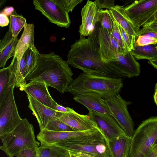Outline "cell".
Here are the masks:
<instances>
[{
	"mask_svg": "<svg viewBox=\"0 0 157 157\" xmlns=\"http://www.w3.org/2000/svg\"><path fill=\"white\" fill-rule=\"evenodd\" d=\"M10 23V20L7 16L1 13L0 14V25L3 27L8 25Z\"/></svg>",
	"mask_w": 157,
	"mask_h": 157,
	"instance_id": "obj_39",
	"label": "cell"
},
{
	"mask_svg": "<svg viewBox=\"0 0 157 157\" xmlns=\"http://www.w3.org/2000/svg\"><path fill=\"white\" fill-rule=\"evenodd\" d=\"M27 97L28 107L36 118L40 130L45 129L50 119L58 118L62 113L45 105L29 94H27Z\"/></svg>",
	"mask_w": 157,
	"mask_h": 157,
	"instance_id": "obj_17",
	"label": "cell"
},
{
	"mask_svg": "<svg viewBox=\"0 0 157 157\" xmlns=\"http://www.w3.org/2000/svg\"><path fill=\"white\" fill-rule=\"evenodd\" d=\"M131 52L135 59L150 60L157 57V45L152 44L138 46L135 43L134 49Z\"/></svg>",
	"mask_w": 157,
	"mask_h": 157,
	"instance_id": "obj_25",
	"label": "cell"
},
{
	"mask_svg": "<svg viewBox=\"0 0 157 157\" xmlns=\"http://www.w3.org/2000/svg\"><path fill=\"white\" fill-rule=\"evenodd\" d=\"M101 132L98 127L86 131H53L44 129L40 130L36 137L41 145L49 146L67 140L91 136Z\"/></svg>",
	"mask_w": 157,
	"mask_h": 157,
	"instance_id": "obj_11",
	"label": "cell"
},
{
	"mask_svg": "<svg viewBox=\"0 0 157 157\" xmlns=\"http://www.w3.org/2000/svg\"><path fill=\"white\" fill-rule=\"evenodd\" d=\"M69 65L67 61L63 60L54 52L40 54L36 66L25 80L44 82L61 94L67 92L68 86L73 80V74Z\"/></svg>",
	"mask_w": 157,
	"mask_h": 157,
	"instance_id": "obj_2",
	"label": "cell"
},
{
	"mask_svg": "<svg viewBox=\"0 0 157 157\" xmlns=\"http://www.w3.org/2000/svg\"><path fill=\"white\" fill-rule=\"evenodd\" d=\"M157 143V116L143 121L131 138L127 157H145Z\"/></svg>",
	"mask_w": 157,
	"mask_h": 157,
	"instance_id": "obj_6",
	"label": "cell"
},
{
	"mask_svg": "<svg viewBox=\"0 0 157 157\" xmlns=\"http://www.w3.org/2000/svg\"><path fill=\"white\" fill-rule=\"evenodd\" d=\"M155 89H157V83L155 84Z\"/></svg>",
	"mask_w": 157,
	"mask_h": 157,
	"instance_id": "obj_48",
	"label": "cell"
},
{
	"mask_svg": "<svg viewBox=\"0 0 157 157\" xmlns=\"http://www.w3.org/2000/svg\"><path fill=\"white\" fill-rule=\"evenodd\" d=\"M70 153V154H71V157H79L78 156H77L76 155H74L71 153Z\"/></svg>",
	"mask_w": 157,
	"mask_h": 157,
	"instance_id": "obj_47",
	"label": "cell"
},
{
	"mask_svg": "<svg viewBox=\"0 0 157 157\" xmlns=\"http://www.w3.org/2000/svg\"><path fill=\"white\" fill-rule=\"evenodd\" d=\"M10 25L9 29L11 31L13 36L15 38L26 23V19L22 15L17 14L14 10L10 16Z\"/></svg>",
	"mask_w": 157,
	"mask_h": 157,
	"instance_id": "obj_28",
	"label": "cell"
},
{
	"mask_svg": "<svg viewBox=\"0 0 157 157\" xmlns=\"http://www.w3.org/2000/svg\"><path fill=\"white\" fill-rule=\"evenodd\" d=\"M116 69L124 78L137 77L140 72V65L131 52L118 56L115 60L109 63Z\"/></svg>",
	"mask_w": 157,
	"mask_h": 157,
	"instance_id": "obj_16",
	"label": "cell"
},
{
	"mask_svg": "<svg viewBox=\"0 0 157 157\" xmlns=\"http://www.w3.org/2000/svg\"><path fill=\"white\" fill-rule=\"evenodd\" d=\"M68 64L84 73L115 78H124L109 63L103 61L88 38L80 35L71 47L67 55Z\"/></svg>",
	"mask_w": 157,
	"mask_h": 157,
	"instance_id": "obj_1",
	"label": "cell"
},
{
	"mask_svg": "<svg viewBox=\"0 0 157 157\" xmlns=\"http://www.w3.org/2000/svg\"><path fill=\"white\" fill-rule=\"evenodd\" d=\"M111 34L120 47L122 49L128 51L123 41L118 25L115 21Z\"/></svg>",
	"mask_w": 157,
	"mask_h": 157,
	"instance_id": "obj_33",
	"label": "cell"
},
{
	"mask_svg": "<svg viewBox=\"0 0 157 157\" xmlns=\"http://www.w3.org/2000/svg\"><path fill=\"white\" fill-rule=\"evenodd\" d=\"M142 35H144L149 37L154 38L157 40V33L148 32L144 33Z\"/></svg>",
	"mask_w": 157,
	"mask_h": 157,
	"instance_id": "obj_42",
	"label": "cell"
},
{
	"mask_svg": "<svg viewBox=\"0 0 157 157\" xmlns=\"http://www.w3.org/2000/svg\"><path fill=\"white\" fill-rule=\"evenodd\" d=\"M52 145L71 152H80L94 157H113L109 141L104 133L77 139H68Z\"/></svg>",
	"mask_w": 157,
	"mask_h": 157,
	"instance_id": "obj_5",
	"label": "cell"
},
{
	"mask_svg": "<svg viewBox=\"0 0 157 157\" xmlns=\"http://www.w3.org/2000/svg\"><path fill=\"white\" fill-rule=\"evenodd\" d=\"M88 110L108 141L119 136L126 135L124 131L112 115L90 109Z\"/></svg>",
	"mask_w": 157,
	"mask_h": 157,
	"instance_id": "obj_13",
	"label": "cell"
},
{
	"mask_svg": "<svg viewBox=\"0 0 157 157\" xmlns=\"http://www.w3.org/2000/svg\"><path fill=\"white\" fill-rule=\"evenodd\" d=\"M128 156H126V157H127Z\"/></svg>",
	"mask_w": 157,
	"mask_h": 157,
	"instance_id": "obj_49",
	"label": "cell"
},
{
	"mask_svg": "<svg viewBox=\"0 0 157 157\" xmlns=\"http://www.w3.org/2000/svg\"><path fill=\"white\" fill-rule=\"evenodd\" d=\"M18 64L17 59L14 56L8 67L0 70V104L6 100L16 86Z\"/></svg>",
	"mask_w": 157,
	"mask_h": 157,
	"instance_id": "obj_14",
	"label": "cell"
},
{
	"mask_svg": "<svg viewBox=\"0 0 157 157\" xmlns=\"http://www.w3.org/2000/svg\"><path fill=\"white\" fill-rule=\"evenodd\" d=\"M56 109L57 111L63 113H70L74 110L72 108L69 107H65L57 103L56 106Z\"/></svg>",
	"mask_w": 157,
	"mask_h": 157,
	"instance_id": "obj_38",
	"label": "cell"
},
{
	"mask_svg": "<svg viewBox=\"0 0 157 157\" xmlns=\"http://www.w3.org/2000/svg\"><path fill=\"white\" fill-rule=\"evenodd\" d=\"M118 26L123 43L128 51L131 52L134 49L136 37L128 34L120 25Z\"/></svg>",
	"mask_w": 157,
	"mask_h": 157,
	"instance_id": "obj_31",
	"label": "cell"
},
{
	"mask_svg": "<svg viewBox=\"0 0 157 157\" xmlns=\"http://www.w3.org/2000/svg\"><path fill=\"white\" fill-rule=\"evenodd\" d=\"M14 38L9 29L0 43V67L4 68L8 60L14 56L15 49L19 40Z\"/></svg>",
	"mask_w": 157,
	"mask_h": 157,
	"instance_id": "obj_23",
	"label": "cell"
},
{
	"mask_svg": "<svg viewBox=\"0 0 157 157\" xmlns=\"http://www.w3.org/2000/svg\"><path fill=\"white\" fill-rule=\"evenodd\" d=\"M44 129L53 131L67 132L76 131L56 117H53L50 119Z\"/></svg>",
	"mask_w": 157,
	"mask_h": 157,
	"instance_id": "obj_30",
	"label": "cell"
},
{
	"mask_svg": "<svg viewBox=\"0 0 157 157\" xmlns=\"http://www.w3.org/2000/svg\"><path fill=\"white\" fill-rule=\"evenodd\" d=\"M70 153L76 155L77 156H78L79 157H94L92 155H89L87 154H85L82 153L80 152H76V153H72L71 152Z\"/></svg>",
	"mask_w": 157,
	"mask_h": 157,
	"instance_id": "obj_43",
	"label": "cell"
},
{
	"mask_svg": "<svg viewBox=\"0 0 157 157\" xmlns=\"http://www.w3.org/2000/svg\"><path fill=\"white\" fill-rule=\"evenodd\" d=\"M136 44L138 46L157 44V40L143 35L138 36L136 38Z\"/></svg>",
	"mask_w": 157,
	"mask_h": 157,
	"instance_id": "obj_34",
	"label": "cell"
},
{
	"mask_svg": "<svg viewBox=\"0 0 157 157\" xmlns=\"http://www.w3.org/2000/svg\"><path fill=\"white\" fill-rule=\"evenodd\" d=\"M145 157H157V143Z\"/></svg>",
	"mask_w": 157,
	"mask_h": 157,
	"instance_id": "obj_40",
	"label": "cell"
},
{
	"mask_svg": "<svg viewBox=\"0 0 157 157\" xmlns=\"http://www.w3.org/2000/svg\"><path fill=\"white\" fill-rule=\"evenodd\" d=\"M38 147L26 149L19 152L16 157H37Z\"/></svg>",
	"mask_w": 157,
	"mask_h": 157,
	"instance_id": "obj_37",
	"label": "cell"
},
{
	"mask_svg": "<svg viewBox=\"0 0 157 157\" xmlns=\"http://www.w3.org/2000/svg\"><path fill=\"white\" fill-rule=\"evenodd\" d=\"M88 38L92 42L101 59L109 63L116 60L120 55H125L128 51L121 48L111 34L98 22Z\"/></svg>",
	"mask_w": 157,
	"mask_h": 157,
	"instance_id": "obj_7",
	"label": "cell"
},
{
	"mask_svg": "<svg viewBox=\"0 0 157 157\" xmlns=\"http://www.w3.org/2000/svg\"><path fill=\"white\" fill-rule=\"evenodd\" d=\"M136 36V38L140 35L148 32L157 33V22H152L142 27Z\"/></svg>",
	"mask_w": 157,
	"mask_h": 157,
	"instance_id": "obj_35",
	"label": "cell"
},
{
	"mask_svg": "<svg viewBox=\"0 0 157 157\" xmlns=\"http://www.w3.org/2000/svg\"><path fill=\"white\" fill-rule=\"evenodd\" d=\"M97 21L101 26L109 33H111L114 25V21L108 9H101L98 11Z\"/></svg>",
	"mask_w": 157,
	"mask_h": 157,
	"instance_id": "obj_29",
	"label": "cell"
},
{
	"mask_svg": "<svg viewBox=\"0 0 157 157\" xmlns=\"http://www.w3.org/2000/svg\"><path fill=\"white\" fill-rule=\"evenodd\" d=\"M157 22V13H156V14L155 15L153 20L151 22Z\"/></svg>",
	"mask_w": 157,
	"mask_h": 157,
	"instance_id": "obj_46",
	"label": "cell"
},
{
	"mask_svg": "<svg viewBox=\"0 0 157 157\" xmlns=\"http://www.w3.org/2000/svg\"><path fill=\"white\" fill-rule=\"evenodd\" d=\"M57 118L76 131H86L98 127L89 112L86 115L75 110L70 113H62Z\"/></svg>",
	"mask_w": 157,
	"mask_h": 157,
	"instance_id": "obj_15",
	"label": "cell"
},
{
	"mask_svg": "<svg viewBox=\"0 0 157 157\" xmlns=\"http://www.w3.org/2000/svg\"><path fill=\"white\" fill-rule=\"evenodd\" d=\"M14 11L13 7H7L4 9L2 13L5 14L7 16H10Z\"/></svg>",
	"mask_w": 157,
	"mask_h": 157,
	"instance_id": "obj_41",
	"label": "cell"
},
{
	"mask_svg": "<svg viewBox=\"0 0 157 157\" xmlns=\"http://www.w3.org/2000/svg\"><path fill=\"white\" fill-rule=\"evenodd\" d=\"M123 79L83 72L69 84L67 92L73 96L85 93H96L105 99L119 94L123 86Z\"/></svg>",
	"mask_w": 157,
	"mask_h": 157,
	"instance_id": "obj_3",
	"label": "cell"
},
{
	"mask_svg": "<svg viewBox=\"0 0 157 157\" xmlns=\"http://www.w3.org/2000/svg\"><path fill=\"white\" fill-rule=\"evenodd\" d=\"M124 9L129 18L140 28L153 20L157 13V0L135 1Z\"/></svg>",
	"mask_w": 157,
	"mask_h": 157,
	"instance_id": "obj_9",
	"label": "cell"
},
{
	"mask_svg": "<svg viewBox=\"0 0 157 157\" xmlns=\"http://www.w3.org/2000/svg\"><path fill=\"white\" fill-rule=\"evenodd\" d=\"M154 101L157 105V89H155V93L154 95Z\"/></svg>",
	"mask_w": 157,
	"mask_h": 157,
	"instance_id": "obj_45",
	"label": "cell"
},
{
	"mask_svg": "<svg viewBox=\"0 0 157 157\" xmlns=\"http://www.w3.org/2000/svg\"><path fill=\"white\" fill-rule=\"evenodd\" d=\"M13 90L6 100L0 104V138L2 140L12 131L22 119L19 114L15 100Z\"/></svg>",
	"mask_w": 157,
	"mask_h": 157,
	"instance_id": "obj_10",
	"label": "cell"
},
{
	"mask_svg": "<svg viewBox=\"0 0 157 157\" xmlns=\"http://www.w3.org/2000/svg\"><path fill=\"white\" fill-rule=\"evenodd\" d=\"M38 150L37 157H71L69 151L56 146L41 145Z\"/></svg>",
	"mask_w": 157,
	"mask_h": 157,
	"instance_id": "obj_26",
	"label": "cell"
},
{
	"mask_svg": "<svg viewBox=\"0 0 157 157\" xmlns=\"http://www.w3.org/2000/svg\"><path fill=\"white\" fill-rule=\"evenodd\" d=\"M94 1L97 4L98 11L103 8L109 10L115 5V1L113 0H96Z\"/></svg>",
	"mask_w": 157,
	"mask_h": 157,
	"instance_id": "obj_36",
	"label": "cell"
},
{
	"mask_svg": "<svg viewBox=\"0 0 157 157\" xmlns=\"http://www.w3.org/2000/svg\"><path fill=\"white\" fill-rule=\"evenodd\" d=\"M65 11L68 13L72 12L75 6L82 2V0H53Z\"/></svg>",
	"mask_w": 157,
	"mask_h": 157,
	"instance_id": "obj_32",
	"label": "cell"
},
{
	"mask_svg": "<svg viewBox=\"0 0 157 157\" xmlns=\"http://www.w3.org/2000/svg\"><path fill=\"white\" fill-rule=\"evenodd\" d=\"M104 99L112 116L127 136L132 138L134 132V123L128 110L131 102L123 99L119 94Z\"/></svg>",
	"mask_w": 157,
	"mask_h": 157,
	"instance_id": "obj_8",
	"label": "cell"
},
{
	"mask_svg": "<svg viewBox=\"0 0 157 157\" xmlns=\"http://www.w3.org/2000/svg\"><path fill=\"white\" fill-rule=\"evenodd\" d=\"M98 11L95 1H87L81 10L82 23L79 30L80 35L85 37L92 33L98 22Z\"/></svg>",
	"mask_w": 157,
	"mask_h": 157,
	"instance_id": "obj_18",
	"label": "cell"
},
{
	"mask_svg": "<svg viewBox=\"0 0 157 157\" xmlns=\"http://www.w3.org/2000/svg\"><path fill=\"white\" fill-rule=\"evenodd\" d=\"M0 147L8 157H14L26 149L37 148L40 146L36 140L33 125L26 118L22 119L11 132L1 140Z\"/></svg>",
	"mask_w": 157,
	"mask_h": 157,
	"instance_id": "obj_4",
	"label": "cell"
},
{
	"mask_svg": "<svg viewBox=\"0 0 157 157\" xmlns=\"http://www.w3.org/2000/svg\"><path fill=\"white\" fill-rule=\"evenodd\" d=\"M35 9L40 11L52 23L61 27L68 28L71 21L68 13L53 0H34Z\"/></svg>",
	"mask_w": 157,
	"mask_h": 157,
	"instance_id": "obj_12",
	"label": "cell"
},
{
	"mask_svg": "<svg viewBox=\"0 0 157 157\" xmlns=\"http://www.w3.org/2000/svg\"><path fill=\"white\" fill-rule=\"evenodd\" d=\"M73 99L83 105L88 110L112 116L105 99L98 94L89 92L81 93L74 96Z\"/></svg>",
	"mask_w": 157,
	"mask_h": 157,
	"instance_id": "obj_20",
	"label": "cell"
},
{
	"mask_svg": "<svg viewBox=\"0 0 157 157\" xmlns=\"http://www.w3.org/2000/svg\"><path fill=\"white\" fill-rule=\"evenodd\" d=\"M26 52L27 56L24 74L25 79L36 68L40 54L34 44L30 46Z\"/></svg>",
	"mask_w": 157,
	"mask_h": 157,
	"instance_id": "obj_27",
	"label": "cell"
},
{
	"mask_svg": "<svg viewBox=\"0 0 157 157\" xmlns=\"http://www.w3.org/2000/svg\"><path fill=\"white\" fill-rule=\"evenodd\" d=\"M23 90L45 105L56 109L57 103L52 98L48 91V86L44 82H29Z\"/></svg>",
	"mask_w": 157,
	"mask_h": 157,
	"instance_id": "obj_19",
	"label": "cell"
},
{
	"mask_svg": "<svg viewBox=\"0 0 157 157\" xmlns=\"http://www.w3.org/2000/svg\"><path fill=\"white\" fill-rule=\"evenodd\" d=\"M131 138L122 135L109 141L113 157H126L128 155Z\"/></svg>",
	"mask_w": 157,
	"mask_h": 157,
	"instance_id": "obj_24",
	"label": "cell"
},
{
	"mask_svg": "<svg viewBox=\"0 0 157 157\" xmlns=\"http://www.w3.org/2000/svg\"><path fill=\"white\" fill-rule=\"evenodd\" d=\"M34 26L33 24L26 22L22 35L15 49L14 56L19 63L25 53L29 47L34 44Z\"/></svg>",
	"mask_w": 157,
	"mask_h": 157,
	"instance_id": "obj_22",
	"label": "cell"
},
{
	"mask_svg": "<svg viewBox=\"0 0 157 157\" xmlns=\"http://www.w3.org/2000/svg\"><path fill=\"white\" fill-rule=\"evenodd\" d=\"M148 63L157 69V57L149 60Z\"/></svg>",
	"mask_w": 157,
	"mask_h": 157,
	"instance_id": "obj_44",
	"label": "cell"
},
{
	"mask_svg": "<svg viewBox=\"0 0 157 157\" xmlns=\"http://www.w3.org/2000/svg\"><path fill=\"white\" fill-rule=\"evenodd\" d=\"M113 20L128 34L135 36L140 29L133 23L126 14L123 6L115 5L109 10Z\"/></svg>",
	"mask_w": 157,
	"mask_h": 157,
	"instance_id": "obj_21",
	"label": "cell"
}]
</instances>
